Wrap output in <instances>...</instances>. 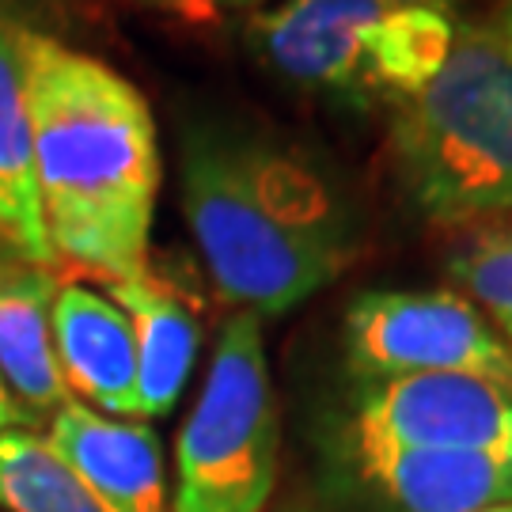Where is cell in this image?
<instances>
[{"instance_id": "obj_1", "label": "cell", "mask_w": 512, "mask_h": 512, "mask_svg": "<svg viewBox=\"0 0 512 512\" xmlns=\"http://www.w3.org/2000/svg\"><path fill=\"white\" fill-rule=\"evenodd\" d=\"M19 57L54 258L110 285L145 274L164 179L148 99L107 61L31 27H19Z\"/></svg>"}, {"instance_id": "obj_2", "label": "cell", "mask_w": 512, "mask_h": 512, "mask_svg": "<svg viewBox=\"0 0 512 512\" xmlns=\"http://www.w3.org/2000/svg\"><path fill=\"white\" fill-rule=\"evenodd\" d=\"M183 213L217 293L255 315L304 304L357 258V220L293 148L205 126L183 145Z\"/></svg>"}, {"instance_id": "obj_3", "label": "cell", "mask_w": 512, "mask_h": 512, "mask_svg": "<svg viewBox=\"0 0 512 512\" xmlns=\"http://www.w3.org/2000/svg\"><path fill=\"white\" fill-rule=\"evenodd\" d=\"M391 156L421 217H512V38L486 19L459 23L440 73L391 110Z\"/></svg>"}, {"instance_id": "obj_4", "label": "cell", "mask_w": 512, "mask_h": 512, "mask_svg": "<svg viewBox=\"0 0 512 512\" xmlns=\"http://www.w3.org/2000/svg\"><path fill=\"white\" fill-rule=\"evenodd\" d=\"M459 35L448 4L277 0L255 12V54L300 88L361 107H403L440 73Z\"/></svg>"}, {"instance_id": "obj_5", "label": "cell", "mask_w": 512, "mask_h": 512, "mask_svg": "<svg viewBox=\"0 0 512 512\" xmlns=\"http://www.w3.org/2000/svg\"><path fill=\"white\" fill-rule=\"evenodd\" d=\"M281 467V418L262 315L239 308L220 327L213 365L179 433L171 512H266Z\"/></svg>"}, {"instance_id": "obj_6", "label": "cell", "mask_w": 512, "mask_h": 512, "mask_svg": "<svg viewBox=\"0 0 512 512\" xmlns=\"http://www.w3.org/2000/svg\"><path fill=\"white\" fill-rule=\"evenodd\" d=\"M342 349L361 384L395 376H475L512 391V349L456 289H372L346 308Z\"/></svg>"}, {"instance_id": "obj_7", "label": "cell", "mask_w": 512, "mask_h": 512, "mask_svg": "<svg viewBox=\"0 0 512 512\" xmlns=\"http://www.w3.org/2000/svg\"><path fill=\"white\" fill-rule=\"evenodd\" d=\"M346 444L512 456V391L448 372L376 380L349 414Z\"/></svg>"}, {"instance_id": "obj_8", "label": "cell", "mask_w": 512, "mask_h": 512, "mask_svg": "<svg viewBox=\"0 0 512 512\" xmlns=\"http://www.w3.org/2000/svg\"><path fill=\"white\" fill-rule=\"evenodd\" d=\"M57 368L69 395L107 418H141L137 395V346L129 315L92 285H57L50 308Z\"/></svg>"}, {"instance_id": "obj_9", "label": "cell", "mask_w": 512, "mask_h": 512, "mask_svg": "<svg viewBox=\"0 0 512 512\" xmlns=\"http://www.w3.org/2000/svg\"><path fill=\"white\" fill-rule=\"evenodd\" d=\"M346 463L357 486L391 512H478L512 501V456L346 444Z\"/></svg>"}, {"instance_id": "obj_10", "label": "cell", "mask_w": 512, "mask_h": 512, "mask_svg": "<svg viewBox=\"0 0 512 512\" xmlns=\"http://www.w3.org/2000/svg\"><path fill=\"white\" fill-rule=\"evenodd\" d=\"M46 440L114 512H171L160 437L145 421L107 418L69 399L50 418Z\"/></svg>"}, {"instance_id": "obj_11", "label": "cell", "mask_w": 512, "mask_h": 512, "mask_svg": "<svg viewBox=\"0 0 512 512\" xmlns=\"http://www.w3.org/2000/svg\"><path fill=\"white\" fill-rule=\"evenodd\" d=\"M0 258L27 262L38 270H50L57 262L38 202L19 23L4 8H0Z\"/></svg>"}, {"instance_id": "obj_12", "label": "cell", "mask_w": 512, "mask_h": 512, "mask_svg": "<svg viewBox=\"0 0 512 512\" xmlns=\"http://www.w3.org/2000/svg\"><path fill=\"white\" fill-rule=\"evenodd\" d=\"M54 293L46 270L0 258V376L31 421L54 418L73 399L54 353Z\"/></svg>"}, {"instance_id": "obj_13", "label": "cell", "mask_w": 512, "mask_h": 512, "mask_svg": "<svg viewBox=\"0 0 512 512\" xmlns=\"http://www.w3.org/2000/svg\"><path fill=\"white\" fill-rule=\"evenodd\" d=\"M110 300L129 315L137 346V395L141 418H164L179 403L190 368L198 361L202 327L198 315L171 285L148 274L110 285Z\"/></svg>"}, {"instance_id": "obj_14", "label": "cell", "mask_w": 512, "mask_h": 512, "mask_svg": "<svg viewBox=\"0 0 512 512\" xmlns=\"http://www.w3.org/2000/svg\"><path fill=\"white\" fill-rule=\"evenodd\" d=\"M0 509L8 512H114L84 478L31 429L0 433Z\"/></svg>"}, {"instance_id": "obj_15", "label": "cell", "mask_w": 512, "mask_h": 512, "mask_svg": "<svg viewBox=\"0 0 512 512\" xmlns=\"http://www.w3.org/2000/svg\"><path fill=\"white\" fill-rule=\"evenodd\" d=\"M448 277L494 330L512 319V224H486L448 255Z\"/></svg>"}, {"instance_id": "obj_16", "label": "cell", "mask_w": 512, "mask_h": 512, "mask_svg": "<svg viewBox=\"0 0 512 512\" xmlns=\"http://www.w3.org/2000/svg\"><path fill=\"white\" fill-rule=\"evenodd\" d=\"M179 4V16L183 19H213L228 8H247L255 0H175Z\"/></svg>"}, {"instance_id": "obj_17", "label": "cell", "mask_w": 512, "mask_h": 512, "mask_svg": "<svg viewBox=\"0 0 512 512\" xmlns=\"http://www.w3.org/2000/svg\"><path fill=\"white\" fill-rule=\"evenodd\" d=\"M35 421L27 418V410L16 403V395L8 391L4 384V376H0V433H8V429H31Z\"/></svg>"}, {"instance_id": "obj_18", "label": "cell", "mask_w": 512, "mask_h": 512, "mask_svg": "<svg viewBox=\"0 0 512 512\" xmlns=\"http://www.w3.org/2000/svg\"><path fill=\"white\" fill-rule=\"evenodd\" d=\"M486 23H490L494 31H501L505 38H512V0H501L494 12L486 16Z\"/></svg>"}, {"instance_id": "obj_19", "label": "cell", "mask_w": 512, "mask_h": 512, "mask_svg": "<svg viewBox=\"0 0 512 512\" xmlns=\"http://www.w3.org/2000/svg\"><path fill=\"white\" fill-rule=\"evenodd\" d=\"M141 4H152V8H167V12H175V16H179V4H175V0H141Z\"/></svg>"}, {"instance_id": "obj_20", "label": "cell", "mask_w": 512, "mask_h": 512, "mask_svg": "<svg viewBox=\"0 0 512 512\" xmlns=\"http://www.w3.org/2000/svg\"><path fill=\"white\" fill-rule=\"evenodd\" d=\"M274 512H319V509H311V505H300V501H289V505H281V509Z\"/></svg>"}, {"instance_id": "obj_21", "label": "cell", "mask_w": 512, "mask_h": 512, "mask_svg": "<svg viewBox=\"0 0 512 512\" xmlns=\"http://www.w3.org/2000/svg\"><path fill=\"white\" fill-rule=\"evenodd\" d=\"M391 4H448V0H391Z\"/></svg>"}, {"instance_id": "obj_22", "label": "cell", "mask_w": 512, "mask_h": 512, "mask_svg": "<svg viewBox=\"0 0 512 512\" xmlns=\"http://www.w3.org/2000/svg\"><path fill=\"white\" fill-rule=\"evenodd\" d=\"M478 512H512V501H505V505H490V509H478Z\"/></svg>"}, {"instance_id": "obj_23", "label": "cell", "mask_w": 512, "mask_h": 512, "mask_svg": "<svg viewBox=\"0 0 512 512\" xmlns=\"http://www.w3.org/2000/svg\"><path fill=\"white\" fill-rule=\"evenodd\" d=\"M501 338H505V342H509V349H512V319L505 323V327H501Z\"/></svg>"}]
</instances>
